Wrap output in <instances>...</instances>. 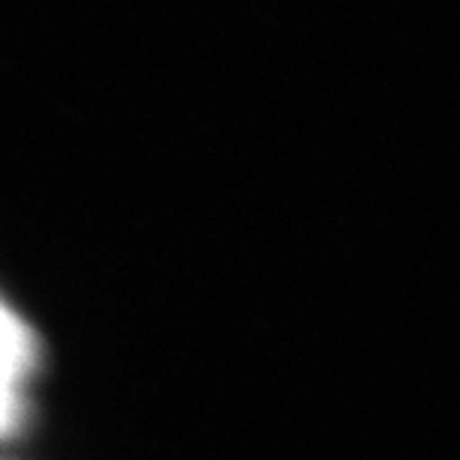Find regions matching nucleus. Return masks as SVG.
Masks as SVG:
<instances>
[{
  "label": "nucleus",
  "instance_id": "1",
  "mask_svg": "<svg viewBox=\"0 0 460 460\" xmlns=\"http://www.w3.org/2000/svg\"><path fill=\"white\" fill-rule=\"evenodd\" d=\"M36 358L31 332L0 305V380L15 383L18 376L31 371Z\"/></svg>",
  "mask_w": 460,
  "mask_h": 460
},
{
  "label": "nucleus",
  "instance_id": "2",
  "mask_svg": "<svg viewBox=\"0 0 460 460\" xmlns=\"http://www.w3.org/2000/svg\"><path fill=\"white\" fill-rule=\"evenodd\" d=\"M18 419H22V403H18L13 383L0 380V434L13 430L18 425Z\"/></svg>",
  "mask_w": 460,
  "mask_h": 460
}]
</instances>
